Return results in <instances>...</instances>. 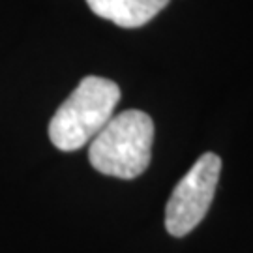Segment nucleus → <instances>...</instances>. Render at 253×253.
<instances>
[{
  "instance_id": "2",
  "label": "nucleus",
  "mask_w": 253,
  "mask_h": 253,
  "mask_svg": "<svg viewBox=\"0 0 253 253\" xmlns=\"http://www.w3.org/2000/svg\"><path fill=\"white\" fill-rule=\"evenodd\" d=\"M118 101L120 88L117 83L96 75L84 77L51 118V143L62 152L88 145L113 118Z\"/></svg>"
},
{
  "instance_id": "3",
  "label": "nucleus",
  "mask_w": 253,
  "mask_h": 253,
  "mask_svg": "<svg viewBox=\"0 0 253 253\" xmlns=\"http://www.w3.org/2000/svg\"><path fill=\"white\" fill-rule=\"evenodd\" d=\"M221 172V160L214 152L203 154L172 190L165 207V229L172 236H186L203 221L212 205Z\"/></svg>"
},
{
  "instance_id": "1",
  "label": "nucleus",
  "mask_w": 253,
  "mask_h": 253,
  "mask_svg": "<svg viewBox=\"0 0 253 253\" xmlns=\"http://www.w3.org/2000/svg\"><path fill=\"white\" fill-rule=\"evenodd\" d=\"M152 143V118L143 111L129 109L111 118L92 139L88 160L101 174L131 180L150 165Z\"/></svg>"
},
{
  "instance_id": "4",
  "label": "nucleus",
  "mask_w": 253,
  "mask_h": 253,
  "mask_svg": "<svg viewBox=\"0 0 253 253\" xmlns=\"http://www.w3.org/2000/svg\"><path fill=\"white\" fill-rule=\"evenodd\" d=\"M88 8L101 19L122 28H139L152 21L169 0H86Z\"/></svg>"
}]
</instances>
